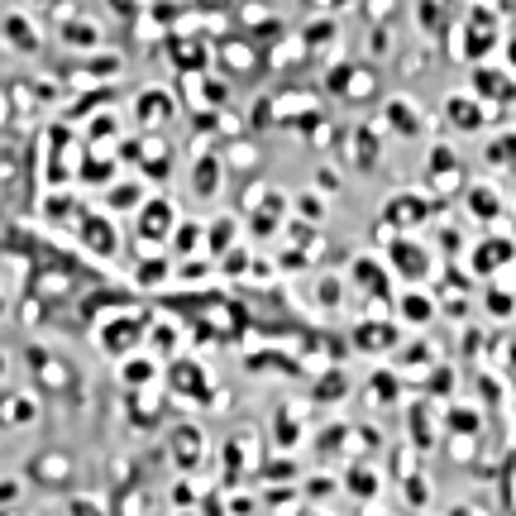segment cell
Listing matches in <instances>:
<instances>
[{
	"label": "cell",
	"instance_id": "6da1fadb",
	"mask_svg": "<svg viewBox=\"0 0 516 516\" xmlns=\"http://www.w3.org/2000/svg\"><path fill=\"white\" fill-rule=\"evenodd\" d=\"M144 335H149V316H139V311H125V316H115V321H106L96 330V340H101V349L110 359H129Z\"/></svg>",
	"mask_w": 516,
	"mask_h": 516
},
{
	"label": "cell",
	"instance_id": "7a4b0ae2",
	"mask_svg": "<svg viewBox=\"0 0 516 516\" xmlns=\"http://www.w3.org/2000/svg\"><path fill=\"white\" fill-rule=\"evenodd\" d=\"M172 225H177V206L168 196H153V201L139 206L134 235H139V244H163V239H172Z\"/></svg>",
	"mask_w": 516,
	"mask_h": 516
},
{
	"label": "cell",
	"instance_id": "3957f363",
	"mask_svg": "<svg viewBox=\"0 0 516 516\" xmlns=\"http://www.w3.org/2000/svg\"><path fill=\"white\" fill-rule=\"evenodd\" d=\"M24 359H29V368L39 373V383L48 387V392H58V397H72V368H67L58 354H48L43 344H29V349H24Z\"/></svg>",
	"mask_w": 516,
	"mask_h": 516
},
{
	"label": "cell",
	"instance_id": "277c9868",
	"mask_svg": "<svg viewBox=\"0 0 516 516\" xmlns=\"http://www.w3.org/2000/svg\"><path fill=\"white\" fill-rule=\"evenodd\" d=\"M0 421L10 430H24L39 421V392H24V387H15V392H0Z\"/></svg>",
	"mask_w": 516,
	"mask_h": 516
},
{
	"label": "cell",
	"instance_id": "5b68a950",
	"mask_svg": "<svg viewBox=\"0 0 516 516\" xmlns=\"http://www.w3.org/2000/svg\"><path fill=\"white\" fill-rule=\"evenodd\" d=\"M29 478H34L39 488H67V483H72V459L58 450H43L29 459Z\"/></svg>",
	"mask_w": 516,
	"mask_h": 516
},
{
	"label": "cell",
	"instance_id": "8992f818",
	"mask_svg": "<svg viewBox=\"0 0 516 516\" xmlns=\"http://www.w3.org/2000/svg\"><path fill=\"white\" fill-rule=\"evenodd\" d=\"M134 120L144 129H158L172 120V91L163 86H149V91H139V101H134Z\"/></svg>",
	"mask_w": 516,
	"mask_h": 516
},
{
	"label": "cell",
	"instance_id": "52a82bcc",
	"mask_svg": "<svg viewBox=\"0 0 516 516\" xmlns=\"http://www.w3.org/2000/svg\"><path fill=\"white\" fill-rule=\"evenodd\" d=\"M58 39H63L67 48H77V53H86V48H101V24L86 20V15H63V24H58Z\"/></svg>",
	"mask_w": 516,
	"mask_h": 516
},
{
	"label": "cell",
	"instance_id": "ba28073f",
	"mask_svg": "<svg viewBox=\"0 0 516 516\" xmlns=\"http://www.w3.org/2000/svg\"><path fill=\"white\" fill-rule=\"evenodd\" d=\"M77 239H82L96 258H110L115 249H120V239L110 235V220H101V215H82V230H77Z\"/></svg>",
	"mask_w": 516,
	"mask_h": 516
},
{
	"label": "cell",
	"instance_id": "9c48e42d",
	"mask_svg": "<svg viewBox=\"0 0 516 516\" xmlns=\"http://www.w3.org/2000/svg\"><path fill=\"white\" fill-rule=\"evenodd\" d=\"M172 454H177V459H172L177 469H196L201 454H206V435H201L196 426H177V435H172Z\"/></svg>",
	"mask_w": 516,
	"mask_h": 516
},
{
	"label": "cell",
	"instance_id": "30bf717a",
	"mask_svg": "<svg viewBox=\"0 0 516 516\" xmlns=\"http://www.w3.org/2000/svg\"><path fill=\"white\" fill-rule=\"evenodd\" d=\"M0 34L10 39L15 53H39V29L24 20V15H15V10H10V15H0Z\"/></svg>",
	"mask_w": 516,
	"mask_h": 516
},
{
	"label": "cell",
	"instance_id": "8fae6325",
	"mask_svg": "<svg viewBox=\"0 0 516 516\" xmlns=\"http://www.w3.org/2000/svg\"><path fill=\"white\" fill-rule=\"evenodd\" d=\"M235 239H239V220H235V215H220V220H211V225H206V254L220 258L230 244H235Z\"/></svg>",
	"mask_w": 516,
	"mask_h": 516
},
{
	"label": "cell",
	"instance_id": "7c38bea8",
	"mask_svg": "<svg viewBox=\"0 0 516 516\" xmlns=\"http://www.w3.org/2000/svg\"><path fill=\"white\" fill-rule=\"evenodd\" d=\"M192 192L196 196H215V192H220V158H215V153H201V158H196Z\"/></svg>",
	"mask_w": 516,
	"mask_h": 516
},
{
	"label": "cell",
	"instance_id": "4fadbf2b",
	"mask_svg": "<svg viewBox=\"0 0 516 516\" xmlns=\"http://www.w3.org/2000/svg\"><path fill=\"white\" fill-rule=\"evenodd\" d=\"M206 244V225L201 220H177L172 225V254H192Z\"/></svg>",
	"mask_w": 516,
	"mask_h": 516
},
{
	"label": "cell",
	"instance_id": "5bb4252c",
	"mask_svg": "<svg viewBox=\"0 0 516 516\" xmlns=\"http://www.w3.org/2000/svg\"><path fill=\"white\" fill-rule=\"evenodd\" d=\"M139 163H144V172H153L158 182L168 177V168H172V149L163 144V139H153V144H139Z\"/></svg>",
	"mask_w": 516,
	"mask_h": 516
},
{
	"label": "cell",
	"instance_id": "9a60e30c",
	"mask_svg": "<svg viewBox=\"0 0 516 516\" xmlns=\"http://www.w3.org/2000/svg\"><path fill=\"white\" fill-rule=\"evenodd\" d=\"M120 378L129 387H158V364L153 359H120Z\"/></svg>",
	"mask_w": 516,
	"mask_h": 516
},
{
	"label": "cell",
	"instance_id": "2e32d148",
	"mask_svg": "<svg viewBox=\"0 0 516 516\" xmlns=\"http://www.w3.org/2000/svg\"><path fill=\"white\" fill-rule=\"evenodd\" d=\"M106 206L110 211H134V206H144V187L139 182H110Z\"/></svg>",
	"mask_w": 516,
	"mask_h": 516
},
{
	"label": "cell",
	"instance_id": "e0dca14e",
	"mask_svg": "<svg viewBox=\"0 0 516 516\" xmlns=\"http://www.w3.org/2000/svg\"><path fill=\"white\" fill-rule=\"evenodd\" d=\"M278 211H282V196H278V192H268V211H258V215H254V230H249V235H254V239L278 235Z\"/></svg>",
	"mask_w": 516,
	"mask_h": 516
},
{
	"label": "cell",
	"instance_id": "ac0fdd59",
	"mask_svg": "<svg viewBox=\"0 0 516 516\" xmlns=\"http://www.w3.org/2000/svg\"><path fill=\"white\" fill-rule=\"evenodd\" d=\"M172 378H177V383H172V392H196V397L206 392V378H201V368H192L187 359L172 368Z\"/></svg>",
	"mask_w": 516,
	"mask_h": 516
},
{
	"label": "cell",
	"instance_id": "d6986e66",
	"mask_svg": "<svg viewBox=\"0 0 516 516\" xmlns=\"http://www.w3.org/2000/svg\"><path fill=\"white\" fill-rule=\"evenodd\" d=\"M134 282H144V287H158V282H168V258H144V263L134 268Z\"/></svg>",
	"mask_w": 516,
	"mask_h": 516
},
{
	"label": "cell",
	"instance_id": "ffe728a7",
	"mask_svg": "<svg viewBox=\"0 0 516 516\" xmlns=\"http://www.w3.org/2000/svg\"><path fill=\"white\" fill-rule=\"evenodd\" d=\"M220 63L235 67V72H249V67H254V53H249V48H244L239 39H230L225 48H220Z\"/></svg>",
	"mask_w": 516,
	"mask_h": 516
},
{
	"label": "cell",
	"instance_id": "44dd1931",
	"mask_svg": "<svg viewBox=\"0 0 516 516\" xmlns=\"http://www.w3.org/2000/svg\"><path fill=\"white\" fill-rule=\"evenodd\" d=\"M149 340H158V354H172L177 349V330L168 321H158V325H149Z\"/></svg>",
	"mask_w": 516,
	"mask_h": 516
},
{
	"label": "cell",
	"instance_id": "7402d4cb",
	"mask_svg": "<svg viewBox=\"0 0 516 516\" xmlns=\"http://www.w3.org/2000/svg\"><path fill=\"white\" fill-rule=\"evenodd\" d=\"M254 163H258L254 144H235V149L225 153V168H254Z\"/></svg>",
	"mask_w": 516,
	"mask_h": 516
},
{
	"label": "cell",
	"instance_id": "603a6c76",
	"mask_svg": "<svg viewBox=\"0 0 516 516\" xmlns=\"http://www.w3.org/2000/svg\"><path fill=\"white\" fill-rule=\"evenodd\" d=\"M110 129H120V120H115V110H106V115H101V120H96V125H91V134H86V139H91V144H96V139H106Z\"/></svg>",
	"mask_w": 516,
	"mask_h": 516
},
{
	"label": "cell",
	"instance_id": "cb8c5ba5",
	"mask_svg": "<svg viewBox=\"0 0 516 516\" xmlns=\"http://www.w3.org/2000/svg\"><path fill=\"white\" fill-rule=\"evenodd\" d=\"M20 497V478H0V507H15Z\"/></svg>",
	"mask_w": 516,
	"mask_h": 516
},
{
	"label": "cell",
	"instance_id": "d4e9b609",
	"mask_svg": "<svg viewBox=\"0 0 516 516\" xmlns=\"http://www.w3.org/2000/svg\"><path fill=\"white\" fill-rule=\"evenodd\" d=\"M220 263H225V273H244L249 254H244V249H235V254H220Z\"/></svg>",
	"mask_w": 516,
	"mask_h": 516
},
{
	"label": "cell",
	"instance_id": "484cf974",
	"mask_svg": "<svg viewBox=\"0 0 516 516\" xmlns=\"http://www.w3.org/2000/svg\"><path fill=\"white\" fill-rule=\"evenodd\" d=\"M172 507H196V493L187 488V483H177V488H172Z\"/></svg>",
	"mask_w": 516,
	"mask_h": 516
},
{
	"label": "cell",
	"instance_id": "4316f807",
	"mask_svg": "<svg viewBox=\"0 0 516 516\" xmlns=\"http://www.w3.org/2000/svg\"><path fill=\"white\" fill-rule=\"evenodd\" d=\"M110 10H115V15H125V20H134V10H139V5H134V0H106Z\"/></svg>",
	"mask_w": 516,
	"mask_h": 516
},
{
	"label": "cell",
	"instance_id": "83f0119b",
	"mask_svg": "<svg viewBox=\"0 0 516 516\" xmlns=\"http://www.w3.org/2000/svg\"><path fill=\"white\" fill-rule=\"evenodd\" d=\"M182 278H187V282H201V278H206V263H182Z\"/></svg>",
	"mask_w": 516,
	"mask_h": 516
},
{
	"label": "cell",
	"instance_id": "f1b7e54d",
	"mask_svg": "<svg viewBox=\"0 0 516 516\" xmlns=\"http://www.w3.org/2000/svg\"><path fill=\"white\" fill-rule=\"evenodd\" d=\"M5 373H10V359H5V354H0V383H5Z\"/></svg>",
	"mask_w": 516,
	"mask_h": 516
},
{
	"label": "cell",
	"instance_id": "f546056e",
	"mask_svg": "<svg viewBox=\"0 0 516 516\" xmlns=\"http://www.w3.org/2000/svg\"><path fill=\"white\" fill-rule=\"evenodd\" d=\"M34 5H48V10H58V5H63V0H34Z\"/></svg>",
	"mask_w": 516,
	"mask_h": 516
},
{
	"label": "cell",
	"instance_id": "4dcf8cb0",
	"mask_svg": "<svg viewBox=\"0 0 516 516\" xmlns=\"http://www.w3.org/2000/svg\"><path fill=\"white\" fill-rule=\"evenodd\" d=\"M5 311H10V306H5V297H0V321H5Z\"/></svg>",
	"mask_w": 516,
	"mask_h": 516
},
{
	"label": "cell",
	"instance_id": "1f68e13d",
	"mask_svg": "<svg viewBox=\"0 0 516 516\" xmlns=\"http://www.w3.org/2000/svg\"><path fill=\"white\" fill-rule=\"evenodd\" d=\"M0 120H5V101H0Z\"/></svg>",
	"mask_w": 516,
	"mask_h": 516
}]
</instances>
